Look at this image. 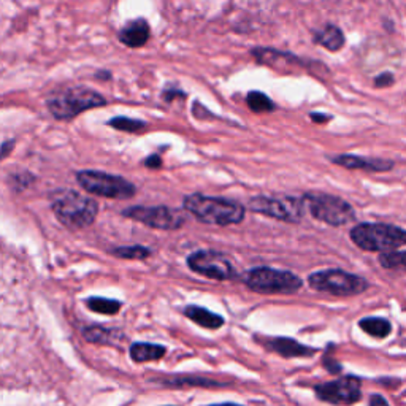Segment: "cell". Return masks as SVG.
<instances>
[{"mask_svg": "<svg viewBox=\"0 0 406 406\" xmlns=\"http://www.w3.org/2000/svg\"><path fill=\"white\" fill-rule=\"evenodd\" d=\"M113 254H114L116 257L141 260V259L149 257L151 251L148 250V247H144V246H121V247H116V250L113 251Z\"/></svg>", "mask_w": 406, "mask_h": 406, "instance_id": "24", "label": "cell"}, {"mask_svg": "<svg viewBox=\"0 0 406 406\" xmlns=\"http://www.w3.org/2000/svg\"><path fill=\"white\" fill-rule=\"evenodd\" d=\"M250 210L254 213H260L268 218L279 219V221L297 223L304 218L305 205L304 201L294 197H264L257 196L247 203Z\"/></svg>", "mask_w": 406, "mask_h": 406, "instance_id": "9", "label": "cell"}, {"mask_svg": "<svg viewBox=\"0 0 406 406\" xmlns=\"http://www.w3.org/2000/svg\"><path fill=\"white\" fill-rule=\"evenodd\" d=\"M309 118H311L316 122H326V121L330 119V116H322L319 113H311V114H309Z\"/></svg>", "mask_w": 406, "mask_h": 406, "instance_id": "31", "label": "cell"}, {"mask_svg": "<svg viewBox=\"0 0 406 406\" xmlns=\"http://www.w3.org/2000/svg\"><path fill=\"white\" fill-rule=\"evenodd\" d=\"M246 103L254 113H270L274 109L273 102L268 99L265 94L257 92V91H252V92L247 94Z\"/></svg>", "mask_w": 406, "mask_h": 406, "instance_id": "21", "label": "cell"}, {"mask_svg": "<svg viewBox=\"0 0 406 406\" xmlns=\"http://www.w3.org/2000/svg\"><path fill=\"white\" fill-rule=\"evenodd\" d=\"M380 264L389 270L406 272V251H389L380 256Z\"/></svg>", "mask_w": 406, "mask_h": 406, "instance_id": "22", "label": "cell"}, {"mask_svg": "<svg viewBox=\"0 0 406 406\" xmlns=\"http://www.w3.org/2000/svg\"><path fill=\"white\" fill-rule=\"evenodd\" d=\"M210 406H242V405H237V403H218V405H210Z\"/></svg>", "mask_w": 406, "mask_h": 406, "instance_id": "32", "label": "cell"}, {"mask_svg": "<svg viewBox=\"0 0 406 406\" xmlns=\"http://www.w3.org/2000/svg\"><path fill=\"white\" fill-rule=\"evenodd\" d=\"M165 356V348L159 345H151V343H135L130 346V357L132 360L143 363L159 360Z\"/></svg>", "mask_w": 406, "mask_h": 406, "instance_id": "18", "label": "cell"}, {"mask_svg": "<svg viewBox=\"0 0 406 406\" xmlns=\"http://www.w3.org/2000/svg\"><path fill=\"white\" fill-rule=\"evenodd\" d=\"M85 338L91 343H97V345H114L116 338L114 330H107L103 327H89L85 328Z\"/></svg>", "mask_w": 406, "mask_h": 406, "instance_id": "20", "label": "cell"}, {"mask_svg": "<svg viewBox=\"0 0 406 406\" xmlns=\"http://www.w3.org/2000/svg\"><path fill=\"white\" fill-rule=\"evenodd\" d=\"M77 180L89 194L107 198H130L137 192L135 186L130 181L121 176L103 173V171L82 170L78 171Z\"/></svg>", "mask_w": 406, "mask_h": 406, "instance_id": "8", "label": "cell"}, {"mask_svg": "<svg viewBox=\"0 0 406 406\" xmlns=\"http://www.w3.org/2000/svg\"><path fill=\"white\" fill-rule=\"evenodd\" d=\"M109 126L122 130V132H139V130L144 129V122L137 121V119H130V118H124V116H119V118H114L108 122Z\"/></svg>", "mask_w": 406, "mask_h": 406, "instance_id": "25", "label": "cell"}, {"mask_svg": "<svg viewBox=\"0 0 406 406\" xmlns=\"http://www.w3.org/2000/svg\"><path fill=\"white\" fill-rule=\"evenodd\" d=\"M245 284L257 294H294L301 289V279L291 272L259 267L243 277Z\"/></svg>", "mask_w": 406, "mask_h": 406, "instance_id": "5", "label": "cell"}, {"mask_svg": "<svg viewBox=\"0 0 406 406\" xmlns=\"http://www.w3.org/2000/svg\"><path fill=\"white\" fill-rule=\"evenodd\" d=\"M87 306L91 308L94 313H99V314H116L121 309L119 301L109 300V299H100V297L89 299Z\"/></svg>", "mask_w": 406, "mask_h": 406, "instance_id": "23", "label": "cell"}, {"mask_svg": "<svg viewBox=\"0 0 406 406\" xmlns=\"http://www.w3.org/2000/svg\"><path fill=\"white\" fill-rule=\"evenodd\" d=\"M332 162L338 164L345 169L367 170V171H388L394 167V162H390V161L368 159V157H359V156H351V154L336 156L333 157Z\"/></svg>", "mask_w": 406, "mask_h": 406, "instance_id": "14", "label": "cell"}, {"mask_svg": "<svg viewBox=\"0 0 406 406\" xmlns=\"http://www.w3.org/2000/svg\"><path fill=\"white\" fill-rule=\"evenodd\" d=\"M15 148V141H5L2 146H0V159H5L6 156L10 154V151Z\"/></svg>", "mask_w": 406, "mask_h": 406, "instance_id": "28", "label": "cell"}, {"mask_svg": "<svg viewBox=\"0 0 406 406\" xmlns=\"http://www.w3.org/2000/svg\"><path fill=\"white\" fill-rule=\"evenodd\" d=\"M316 43L327 48L328 51H340L345 46V36H343L340 27L328 24L316 33Z\"/></svg>", "mask_w": 406, "mask_h": 406, "instance_id": "17", "label": "cell"}, {"mask_svg": "<svg viewBox=\"0 0 406 406\" xmlns=\"http://www.w3.org/2000/svg\"><path fill=\"white\" fill-rule=\"evenodd\" d=\"M191 270L216 281H229L237 277V270L229 259L215 251H197L188 257Z\"/></svg>", "mask_w": 406, "mask_h": 406, "instance_id": "11", "label": "cell"}, {"mask_svg": "<svg viewBox=\"0 0 406 406\" xmlns=\"http://www.w3.org/2000/svg\"><path fill=\"white\" fill-rule=\"evenodd\" d=\"M144 165H146V167H149V169H159L162 165V161H161L159 156H149L146 162H144Z\"/></svg>", "mask_w": 406, "mask_h": 406, "instance_id": "29", "label": "cell"}, {"mask_svg": "<svg viewBox=\"0 0 406 406\" xmlns=\"http://www.w3.org/2000/svg\"><path fill=\"white\" fill-rule=\"evenodd\" d=\"M149 36H151V29L146 21L135 19L122 27L119 32V40L121 43L129 48H140L143 45H146Z\"/></svg>", "mask_w": 406, "mask_h": 406, "instance_id": "15", "label": "cell"}, {"mask_svg": "<svg viewBox=\"0 0 406 406\" xmlns=\"http://www.w3.org/2000/svg\"><path fill=\"white\" fill-rule=\"evenodd\" d=\"M122 215L159 230H176L186 223L181 211L169 208V206H132Z\"/></svg>", "mask_w": 406, "mask_h": 406, "instance_id": "10", "label": "cell"}, {"mask_svg": "<svg viewBox=\"0 0 406 406\" xmlns=\"http://www.w3.org/2000/svg\"><path fill=\"white\" fill-rule=\"evenodd\" d=\"M351 240L363 251L389 252L406 245V230L389 224L363 223L351 230Z\"/></svg>", "mask_w": 406, "mask_h": 406, "instance_id": "3", "label": "cell"}, {"mask_svg": "<svg viewBox=\"0 0 406 406\" xmlns=\"http://www.w3.org/2000/svg\"><path fill=\"white\" fill-rule=\"evenodd\" d=\"M305 210L318 221L328 225H345L354 219V208L340 197L321 194V192H308L304 197Z\"/></svg>", "mask_w": 406, "mask_h": 406, "instance_id": "7", "label": "cell"}, {"mask_svg": "<svg viewBox=\"0 0 406 406\" xmlns=\"http://www.w3.org/2000/svg\"><path fill=\"white\" fill-rule=\"evenodd\" d=\"M51 208L59 221L70 229H82L94 223L99 205L89 197L70 189H62L51 196Z\"/></svg>", "mask_w": 406, "mask_h": 406, "instance_id": "2", "label": "cell"}, {"mask_svg": "<svg viewBox=\"0 0 406 406\" xmlns=\"http://www.w3.org/2000/svg\"><path fill=\"white\" fill-rule=\"evenodd\" d=\"M105 97L86 87H70L56 92L46 102V107L56 119H72L87 109L105 105Z\"/></svg>", "mask_w": 406, "mask_h": 406, "instance_id": "4", "label": "cell"}, {"mask_svg": "<svg viewBox=\"0 0 406 406\" xmlns=\"http://www.w3.org/2000/svg\"><path fill=\"white\" fill-rule=\"evenodd\" d=\"M370 406H389V403L384 400L383 395H371L370 398Z\"/></svg>", "mask_w": 406, "mask_h": 406, "instance_id": "30", "label": "cell"}, {"mask_svg": "<svg viewBox=\"0 0 406 406\" xmlns=\"http://www.w3.org/2000/svg\"><path fill=\"white\" fill-rule=\"evenodd\" d=\"M392 82H394V77H392L390 73H384V75H381V77L376 78L375 85L378 87H386V86H390Z\"/></svg>", "mask_w": 406, "mask_h": 406, "instance_id": "27", "label": "cell"}, {"mask_svg": "<svg viewBox=\"0 0 406 406\" xmlns=\"http://www.w3.org/2000/svg\"><path fill=\"white\" fill-rule=\"evenodd\" d=\"M262 345L273 351V353H278L279 356L287 357H311L313 354H316V349L301 345V343L295 341L292 338H286V336H278V338H268V340H262Z\"/></svg>", "mask_w": 406, "mask_h": 406, "instance_id": "13", "label": "cell"}, {"mask_svg": "<svg viewBox=\"0 0 406 406\" xmlns=\"http://www.w3.org/2000/svg\"><path fill=\"white\" fill-rule=\"evenodd\" d=\"M308 283L314 291L335 295V297H354L368 289V281L365 278L343 270L316 272L308 278Z\"/></svg>", "mask_w": 406, "mask_h": 406, "instance_id": "6", "label": "cell"}, {"mask_svg": "<svg viewBox=\"0 0 406 406\" xmlns=\"http://www.w3.org/2000/svg\"><path fill=\"white\" fill-rule=\"evenodd\" d=\"M184 208L194 215L198 221L215 225L238 224L245 219V206L223 197H208L192 194L184 198Z\"/></svg>", "mask_w": 406, "mask_h": 406, "instance_id": "1", "label": "cell"}, {"mask_svg": "<svg viewBox=\"0 0 406 406\" xmlns=\"http://www.w3.org/2000/svg\"><path fill=\"white\" fill-rule=\"evenodd\" d=\"M184 314L188 316L191 321H194L196 324L205 328L216 330L219 327L224 326V318L213 311H208L206 308L202 306H188L184 309Z\"/></svg>", "mask_w": 406, "mask_h": 406, "instance_id": "16", "label": "cell"}, {"mask_svg": "<svg viewBox=\"0 0 406 406\" xmlns=\"http://www.w3.org/2000/svg\"><path fill=\"white\" fill-rule=\"evenodd\" d=\"M316 397L330 405H354L360 400L362 390L359 378L345 376L336 381L319 384L314 388Z\"/></svg>", "mask_w": 406, "mask_h": 406, "instance_id": "12", "label": "cell"}, {"mask_svg": "<svg viewBox=\"0 0 406 406\" xmlns=\"http://www.w3.org/2000/svg\"><path fill=\"white\" fill-rule=\"evenodd\" d=\"M162 384H167V386H186V384H197V386H221V384L216 381H206V380H184V378H176V380H167L161 381Z\"/></svg>", "mask_w": 406, "mask_h": 406, "instance_id": "26", "label": "cell"}, {"mask_svg": "<svg viewBox=\"0 0 406 406\" xmlns=\"http://www.w3.org/2000/svg\"><path fill=\"white\" fill-rule=\"evenodd\" d=\"M359 326L363 332L375 336V338H386L392 332V324L383 318H365L359 322Z\"/></svg>", "mask_w": 406, "mask_h": 406, "instance_id": "19", "label": "cell"}]
</instances>
